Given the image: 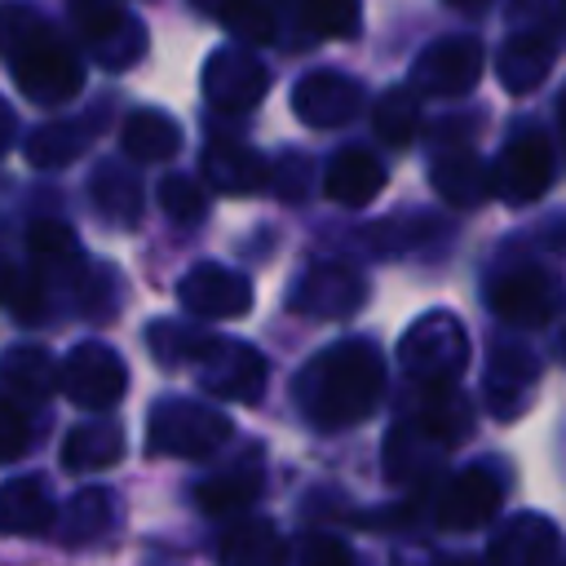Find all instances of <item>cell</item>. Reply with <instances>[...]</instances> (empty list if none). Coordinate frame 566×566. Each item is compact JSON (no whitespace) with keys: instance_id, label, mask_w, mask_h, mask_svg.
<instances>
[{"instance_id":"6da1fadb","label":"cell","mask_w":566,"mask_h":566,"mask_svg":"<svg viewBox=\"0 0 566 566\" xmlns=\"http://www.w3.org/2000/svg\"><path fill=\"white\" fill-rule=\"evenodd\" d=\"M385 358L371 340H336L296 376V407L314 429H349L380 407Z\"/></svg>"},{"instance_id":"7a4b0ae2","label":"cell","mask_w":566,"mask_h":566,"mask_svg":"<svg viewBox=\"0 0 566 566\" xmlns=\"http://www.w3.org/2000/svg\"><path fill=\"white\" fill-rule=\"evenodd\" d=\"M0 62L35 106H62L84 88L75 49L27 4H0Z\"/></svg>"},{"instance_id":"3957f363","label":"cell","mask_w":566,"mask_h":566,"mask_svg":"<svg viewBox=\"0 0 566 566\" xmlns=\"http://www.w3.org/2000/svg\"><path fill=\"white\" fill-rule=\"evenodd\" d=\"M230 433H234L230 416L195 398H164L150 407L146 420V447L155 455H177V460H203L221 451Z\"/></svg>"},{"instance_id":"277c9868","label":"cell","mask_w":566,"mask_h":566,"mask_svg":"<svg viewBox=\"0 0 566 566\" xmlns=\"http://www.w3.org/2000/svg\"><path fill=\"white\" fill-rule=\"evenodd\" d=\"M398 363L411 376V385H455L460 371L469 367V332L460 327L455 314L429 310L402 332Z\"/></svg>"},{"instance_id":"5b68a950","label":"cell","mask_w":566,"mask_h":566,"mask_svg":"<svg viewBox=\"0 0 566 566\" xmlns=\"http://www.w3.org/2000/svg\"><path fill=\"white\" fill-rule=\"evenodd\" d=\"M71 22L88 53L111 71H124L146 53V27L119 0H71Z\"/></svg>"},{"instance_id":"8992f818","label":"cell","mask_w":566,"mask_h":566,"mask_svg":"<svg viewBox=\"0 0 566 566\" xmlns=\"http://www.w3.org/2000/svg\"><path fill=\"white\" fill-rule=\"evenodd\" d=\"M491 310L513 327H544L566 310V283L544 265H513L491 279Z\"/></svg>"},{"instance_id":"52a82bcc","label":"cell","mask_w":566,"mask_h":566,"mask_svg":"<svg viewBox=\"0 0 566 566\" xmlns=\"http://www.w3.org/2000/svg\"><path fill=\"white\" fill-rule=\"evenodd\" d=\"M57 389L84 411H111L128 389V367L111 345L84 340L57 367Z\"/></svg>"},{"instance_id":"ba28073f","label":"cell","mask_w":566,"mask_h":566,"mask_svg":"<svg viewBox=\"0 0 566 566\" xmlns=\"http://www.w3.org/2000/svg\"><path fill=\"white\" fill-rule=\"evenodd\" d=\"M195 376L212 398H230V402H256L265 389V358L248 345V340H226L212 336L203 340V349L195 354Z\"/></svg>"},{"instance_id":"9c48e42d","label":"cell","mask_w":566,"mask_h":566,"mask_svg":"<svg viewBox=\"0 0 566 566\" xmlns=\"http://www.w3.org/2000/svg\"><path fill=\"white\" fill-rule=\"evenodd\" d=\"M486 49L478 35H442L411 62V88L424 97H460L482 80Z\"/></svg>"},{"instance_id":"30bf717a","label":"cell","mask_w":566,"mask_h":566,"mask_svg":"<svg viewBox=\"0 0 566 566\" xmlns=\"http://www.w3.org/2000/svg\"><path fill=\"white\" fill-rule=\"evenodd\" d=\"M363 301H367V283L345 261H318V265H310L292 283V292H287V310L301 314V318H318V323L349 318L354 310H363Z\"/></svg>"},{"instance_id":"8fae6325","label":"cell","mask_w":566,"mask_h":566,"mask_svg":"<svg viewBox=\"0 0 566 566\" xmlns=\"http://www.w3.org/2000/svg\"><path fill=\"white\" fill-rule=\"evenodd\" d=\"M504 504V478L495 464H469L438 491L433 517L442 531H478L486 526Z\"/></svg>"},{"instance_id":"7c38bea8","label":"cell","mask_w":566,"mask_h":566,"mask_svg":"<svg viewBox=\"0 0 566 566\" xmlns=\"http://www.w3.org/2000/svg\"><path fill=\"white\" fill-rule=\"evenodd\" d=\"M270 93V71L239 44H226L217 49L208 62H203V97L217 106V111H230V115H243L252 106H261V97Z\"/></svg>"},{"instance_id":"4fadbf2b","label":"cell","mask_w":566,"mask_h":566,"mask_svg":"<svg viewBox=\"0 0 566 566\" xmlns=\"http://www.w3.org/2000/svg\"><path fill=\"white\" fill-rule=\"evenodd\" d=\"M553 186V142L544 133H517L491 168V190L504 203H531Z\"/></svg>"},{"instance_id":"5bb4252c","label":"cell","mask_w":566,"mask_h":566,"mask_svg":"<svg viewBox=\"0 0 566 566\" xmlns=\"http://www.w3.org/2000/svg\"><path fill=\"white\" fill-rule=\"evenodd\" d=\"M363 106V84L345 71H305L296 84H292V111L301 124L310 128H340L358 115Z\"/></svg>"},{"instance_id":"9a60e30c","label":"cell","mask_w":566,"mask_h":566,"mask_svg":"<svg viewBox=\"0 0 566 566\" xmlns=\"http://www.w3.org/2000/svg\"><path fill=\"white\" fill-rule=\"evenodd\" d=\"M177 301L195 318H239L252 310V283L239 270L203 261V265L186 270V279L177 283Z\"/></svg>"},{"instance_id":"2e32d148","label":"cell","mask_w":566,"mask_h":566,"mask_svg":"<svg viewBox=\"0 0 566 566\" xmlns=\"http://www.w3.org/2000/svg\"><path fill=\"white\" fill-rule=\"evenodd\" d=\"M535 380H539V363L531 349L522 345H495L491 349V363H486V407L500 416V420H517L531 398H535Z\"/></svg>"},{"instance_id":"e0dca14e","label":"cell","mask_w":566,"mask_h":566,"mask_svg":"<svg viewBox=\"0 0 566 566\" xmlns=\"http://www.w3.org/2000/svg\"><path fill=\"white\" fill-rule=\"evenodd\" d=\"M562 535L544 513H513L486 544V566H553Z\"/></svg>"},{"instance_id":"ac0fdd59","label":"cell","mask_w":566,"mask_h":566,"mask_svg":"<svg viewBox=\"0 0 566 566\" xmlns=\"http://www.w3.org/2000/svg\"><path fill=\"white\" fill-rule=\"evenodd\" d=\"M265 486V469H261V451H243L239 460L221 464L212 478H203L195 486V504L208 513V517H226V513H243Z\"/></svg>"},{"instance_id":"d6986e66","label":"cell","mask_w":566,"mask_h":566,"mask_svg":"<svg viewBox=\"0 0 566 566\" xmlns=\"http://www.w3.org/2000/svg\"><path fill=\"white\" fill-rule=\"evenodd\" d=\"M57 517L53 491L40 473H22L0 482V535H49Z\"/></svg>"},{"instance_id":"ffe728a7","label":"cell","mask_w":566,"mask_h":566,"mask_svg":"<svg viewBox=\"0 0 566 566\" xmlns=\"http://www.w3.org/2000/svg\"><path fill=\"white\" fill-rule=\"evenodd\" d=\"M553 57H557V35L548 31H513L500 53H495V75L509 93H531L544 84V75L553 71Z\"/></svg>"},{"instance_id":"44dd1931","label":"cell","mask_w":566,"mask_h":566,"mask_svg":"<svg viewBox=\"0 0 566 566\" xmlns=\"http://www.w3.org/2000/svg\"><path fill=\"white\" fill-rule=\"evenodd\" d=\"M447 455V442H438L429 429H420L411 416H402L385 438V473L402 486L429 482Z\"/></svg>"},{"instance_id":"7402d4cb","label":"cell","mask_w":566,"mask_h":566,"mask_svg":"<svg viewBox=\"0 0 566 566\" xmlns=\"http://www.w3.org/2000/svg\"><path fill=\"white\" fill-rule=\"evenodd\" d=\"M203 177L221 195H256V190H265L270 168L252 146L234 142V137H212L203 146Z\"/></svg>"},{"instance_id":"603a6c76","label":"cell","mask_w":566,"mask_h":566,"mask_svg":"<svg viewBox=\"0 0 566 566\" xmlns=\"http://www.w3.org/2000/svg\"><path fill=\"white\" fill-rule=\"evenodd\" d=\"M385 190V168L371 150L363 146H345L332 155V164L323 168V195L340 208H367L376 195Z\"/></svg>"},{"instance_id":"cb8c5ba5","label":"cell","mask_w":566,"mask_h":566,"mask_svg":"<svg viewBox=\"0 0 566 566\" xmlns=\"http://www.w3.org/2000/svg\"><path fill=\"white\" fill-rule=\"evenodd\" d=\"M115 526V495L102 491V486H84L75 491L57 517H53V535L66 544V548H84V544H97L102 535H111Z\"/></svg>"},{"instance_id":"d4e9b609","label":"cell","mask_w":566,"mask_h":566,"mask_svg":"<svg viewBox=\"0 0 566 566\" xmlns=\"http://www.w3.org/2000/svg\"><path fill=\"white\" fill-rule=\"evenodd\" d=\"M429 181L451 208H478L491 199V168L473 150H442L429 168Z\"/></svg>"},{"instance_id":"484cf974","label":"cell","mask_w":566,"mask_h":566,"mask_svg":"<svg viewBox=\"0 0 566 566\" xmlns=\"http://www.w3.org/2000/svg\"><path fill=\"white\" fill-rule=\"evenodd\" d=\"M287 544L270 517H239L221 544H217V566H283Z\"/></svg>"},{"instance_id":"4316f807","label":"cell","mask_w":566,"mask_h":566,"mask_svg":"<svg viewBox=\"0 0 566 566\" xmlns=\"http://www.w3.org/2000/svg\"><path fill=\"white\" fill-rule=\"evenodd\" d=\"M0 389H4L13 402H22V407L44 402V398L57 389V367H53V358H49L44 349L18 345V349H9V354L0 358Z\"/></svg>"},{"instance_id":"83f0119b","label":"cell","mask_w":566,"mask_h":566,"mask_svg":"<svg viewBox=\"0 0 566 566\" xmlns=\"http://www.w3.org/2000/svg\"><path fill=\"white\" fill-rule=\"evenodd\" d=\"M124 455V429L115 420H88V424H75L62 442V469L71 473H97V469H111L119 464Z\"/></svg>"},{"instance_id":"f1b7e54d","label":"cell","mask_w":566,"mask_h":566,"mask_svg":"<svg viewBox=\"0 0 566 566\" xmlns=\"http://www.w3.org/2000/svg\"><path fill=\"white\" fill-rule=\"evenodd\" d=\"M119 142H124V150H128L133 159L159 164V159H172V155H177V146H181V124H177L172 115H164V111L142 106V111H133V115L119 124Z\"/></svg>"},{"instance_id":"f546056e","label":"cell","mask_w":566,"mask_h":566,"mask_svg":"<svg viewBox=\"0 0 566 566\" xmlns=\"http://www.w3.org/2000/svg\"><path fill=\"white\" fill-rule=\"evenodd\" d=\"M88 190H93L97 212H102L111 226H137V217H142V181H137L124 164H115V159L97 164Z\"/></svg>"},{"instance_id":"4dcf8cb0","label":"cell","mask_w":566,"mask_h":566,"mask_svg":"<svg viewBox=\"0 0 566 566\" xmlns=\"http://www.w3.org/2000/svg\"><path fill=\"white\" fill-rule=\"evenodd\" d=\"M371 128H376V142H385L394 150L411 146L416 133H420V93L411 84H398V88L380 93L376 106H371Z\"/></svg>"},{"instance_id":"1f68e13d","label":"cell","mask_w":566,"mask_h":566,"mask_svg":"<svg viewBox=\"0 0 566 566\" xmlns=\"http://www.w3.org/2000/svg\"><path fill=\"white\" fill-rule=\"evenodd\" d=\"M195 4L208 18H217L243 44H270L274 40V13L265 0H195Z\"/></svg>"},{"instance_id":"d6a6232c","label":"cell","mask_w":566,"mask_h":566,"mask_svg":"<svg viewBox=\"0 0 566 566\" xmlns=\"http://www.w3.org/2000/svg\"><path fill=\"white\" fill-rule=\"evenodd\" d=\"M296 4V27L314 40H345L363 22L358 0H292Z\"/></svg>"},{"instance_id":"836d02e7","label":"cell","mask_w":566,"mask_h":566,"mask_svg":"<svg viewBox=\"0 0 566 566\" xmlns=\"http://www.w3.org/2000/svg\"><path fill=\"white\" fill-rule=\"evenodd\" d=\"M88 137H93V124H44L31 133L27 159L35 168H62L88 146Z\"/></svg>"},{"instance_id":"e575fe53","label":"cell","mask_w":566,"mask_h":566,"mask_svg":"<svg viewBox=\"0 0 566 566\" xmlns=\"http://www.w3.org/2000/svg\"><path fill=\"white\" fill-rule=\"evenodd\" d=\"M0 305L13 310L22 323H35L40 310H44V292H40L35 274H31L4 243H0Z\"/></svg>"},{"instance_id":"d590c367","label":"cell","mask_w":566,"mask_h":566,"mask_svg":"<svg viewBox=\"0 0 566 566\" xmlns=\"http://www.w3.org/2000/svg\"><path fill=\"white\" fill-rule=\"evenodd\" d=\"M146 340H150V349H155V358H159L164 367H190L195 354L203 349L208 332L186 327V323H150Z\"/></svg>"},{"instance_id":"8d00e7d4","label":"cell","mask_w":566,"mask_h":566,"mask_svg":"<svg viewBox=\"0 0 566 566\" xmlns=\"http://www.w3.org/2000/svg\"><path fill=\"white\" fill-rule=\"evenodd\" d=\"M159 208H164L177 226H199V221H203L208 199H203V190H199V181H195V177L172 172V177H164V181H159Z\"/></svg>"},{"instance_id":"74e56055","label":"cell","mask_w":566,"mask_h":566,"mask_svg":"<svg viewBox=\"0 0 566 566\" xmlns=\"http://www.w3.org/2000/svg\"><path fill=\"white\" fill-rule=\"evenodd\" d=\"M283 566H354V553L336 535L305 531L296 544H287V562Z\"/></svg>"},{"instance_id":"f35d334b","label":"cell","mask_w":566,"mask_h":566,"mask_svg":"<svg viewBox=\"0 0 566 566\" xmlns=\"http://www.w3.org/2000/svg\"><path fill=\"white\" fill-rule=\"evenodd\" d=\"M27 248H31V256L62 265V261H75V248L80 243H75V230L71 226H62V221H35L27 230Z\"/></svg>"},{"instance_id":"ab89813d","label":"cell","mask_w":566,"mask_h":566,"mask_svg":"<svg viewBox=\"0 0 566 566\" xmlns=\"http://www.w3.org/2000/svg\"><path fill=\"white\" fill-rule=\"evenodd\" d=\"M433 226L429 221H420V217H402V221H380V226H371L363 239L371 243V252H407V248H420V239L429 234Z\"/></svg>"},{"instance_id":"60d3db41","label":"cell","mask_w":566,"mask_h":566,"mask_svg":"<svg viewBox=\"0 0 566 566\" xmlns=\"http://www.w3.org/2000/svg\"><path fill=\"white\" fill-rule=\"evenodd\" d=\"M566 22V0H509V27L513 31H548Z\"/></svg>"},{"instance_id":"b9f144b4","label":"cell","mask_w":566,"mask_h":566,"mask_svg":"<svg viewBox=\"0 0 566 566\" xmlns=\"http://www.w3.org/2000/svg\"><path fill=\"white\" fill-rule=\"evenodd\" d=\"M31 447V420H27V407L13 402L4 389H0V464L27 455Z\"/></svg>"},{"instance_id":"7bdbcfd3","label":"cell","mask_w":566,"mask_h":566,"mask_svg":"<svg viewBox=\"0 0 566 566\" xmlns=\"http://www.w3.org/2000/svg\"><path fill=\"white\" fill-rule=\"evenodd\" d=\"M279 181H274V190L283 195V199H305V177H310V164L301 159V155H283V164H279V172H274Z\"/></svg>"},{"instance_id":"ee69618b","label":"cell","mask_w":566,"mask_h":566,"mask_svg":"<svg viewBox=\"0 0 566 566\" xmlns=\"http://www.w3.org/2000/svg\"><path fill=\"white\" fill-rule=\"evenodd\" d=\"M13 137H18V119H13V111H9L4 97H0V155L13 146Z\"/></svg>"},{"instance_id":"f6af8a7d","label":"cell","mask_w":566,"mask_h":566,"mask_svg":"<svg viewBox=\"0 0 566 566\" xmlns=\"http://www.w3.org/2000/svg\"><path fill=\"white\" fill-rule=\"evenodd\" d=\"M438 566H486V557H447Z\"/></svg>"},{"instance_id":"bcb514c9","label":"cell","mask_w":566,"mask_h":566,"mask_svg":"<svg viewBox=\"0 0 566 566\" xmlns=\"http://www.w3.org/2000/svg\"><path fill=\"white\" fill-rule=\"evenodd\" d=\"M557 124H562V142H566V93L557 97Z\"/></svg>"},{"instance_id":"7dc6e473","label":"cell","mask_w":566,"mask_h":566,"mask_svg":"<svg viewBox=\"0 0 566 566\" xmlns=\"http://www.w3.org/2000/svg\"><path fill=\"white\" fill-rule=\"evenodd\" d=\"M447 4H451V9H482L486 0H447Z\"/></svg>"},{"instance_id":"c3c4849f","label":"cell","mask_w":566,"mask_h":566,"mask_svg":"<svg viewBox=\"0 0 566 566\" xmlns=\"http://www.w3.org/2000/svg\"><path fill=\"white\" fill-rule=\"evenodd\" d=\"M562 566H566V562H562Z\"/></svg>"}]
</instances>
